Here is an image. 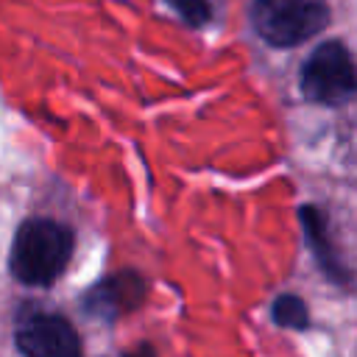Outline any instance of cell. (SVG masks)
<instances>
[{"label": "cell", "instance_id": "1", "mask_svg": "<svg viewBox=\"0 0 357 357\" xmlns=\"http://www.w3.org/2000/svg\"><path fill=\"white\" fill-rule=\"evenodd\" d=\"M73 234L50 218H31L20 226L11 245V273L25 284H50L67 268Z\"/></svg>", "mask_w": 357, "mask_h": 357}, {"label": "cell", "instance_id": "2", "mask_svg": "<svg viewBox=\"0 0 357 357\" xmlns=\"http://www.w3.org/2000/svg\"><path fill=\"white\" fill-rule=\"evenodd\" d=\"M329 20L326 0H254V25L276 47H293L318 33Z\"/></svg>", "mask_w": 357, "mask_h": 357}, {"label": "cell", "instance_id": "3", "mask_svg": "<svg viewBox=\"0 0 357 357\" xmlns=\"http://www.w3.org/2000/svg\"><path fill=\"white\" fill-rule=\"evenodd\" d=\"M301 92L326 106L346 103L357 95V64L340 42H324L301 70Z\"/></svg>", "mask_w": 357, "mask_h": 357}, {"label": "cell", "instance_id": "4", "mask_svg": "<svg viewBox=\"0 0 357 357\" xmlns=\"http://www.w3.org/2000/svg\"><path fill=\"white\" fill-rule=\"evenodd\" d=\"M17 346L25 357H81L75 329L53 312H25L17 324Z\"/></svg>", "mask_w": 357, "mask_h": 357}, {"label": "cell", "instance_id": "5", "mask_svg": "<svg viewBox=\"0 0 357 357\" xmlns=\"http://www.w3.org/2000/svg\"><path fill=\"white\" fill-rule=\"evenodd\" d=\"M128 301H134L131 282L128 279H109L92 290V296L86 298V307L98 315H117Z\"/></svg>", "mask_w": 357, "mask_h": 357}, {"label": "cell", "instance_id": "6", "mask_svg": "<svg viewBox=\"0 0 357 357\" xmlns=\"http://www.w3.org/2000/svg\"><path fill=\"white\" fill-rule=\"evenodd\" d=\"M273 318L282 324V326H304L307 324V310L301 304V298L296 296H282L276 304H273Z\"/></svg>", "mask_w": 357, "mask_h": 357}, {"label": "cell", "instance_id": "7", "mask_svg": "<svg viewBox=\"0 0 357 357\" xmlns=\"http://www.w3.org/2000/svg\"><path fill=\"white\" fill-rule=\"evenodd\" d=\"M181 14H187L192 22H201L206 17V3L204 0H170Z\"/></svg>", "mask_w": 357, "mask_h": 357}, {"label": "cell", "instance_id": "8", "mask_svg": "<svg viewBox=\"0 0 357 357\" xmlns=\"http://www.w3.org/2000/svg\"><path fill=\"white\" fill-rule=\"evenodd\" d=\"M128 357H151L148 351H137V354H128Z\"/></svg>", "mask_w": 357, "mask_h": 357}]
</instances>
